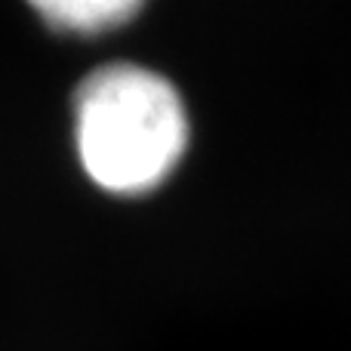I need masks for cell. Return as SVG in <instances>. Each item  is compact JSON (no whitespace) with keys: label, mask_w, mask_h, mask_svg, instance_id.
Here are the masks:
<instances>
[{"label":"cell","mask_w":351,"mask_h":351,"mask_svg":"<svg viewBox=\"0 0 351 351\" xmlns=\"http://www.w3.org/2000/svg\"><path fill=\"white\" fill-rule=\"evenodd\" d=\"M47 25L68 34H102L121 28L145 0H28Z\"/></svg>","instance_id":"7a4b0ae2"},{"label":"cell","mask_w":351,"mask_h":351,"mask_svg":"<svg viewBox=\"0 0 351 351\" xmlns=\"http://www.w3.org/2000/svg\"><path fill=\"white\" fill-rule=\"evenodd\" d=\"M74 142L86 176L111 194H145L188 145V114L167 77L117 62L93 71L74 96Z\"/></svg>","instance_id":"6da1fadb"}]
</instances>
